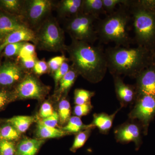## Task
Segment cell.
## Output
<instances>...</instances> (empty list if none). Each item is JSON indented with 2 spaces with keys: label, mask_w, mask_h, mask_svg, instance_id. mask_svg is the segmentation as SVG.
Masks as SVG:
<instances>
[{
  "label": "cell",
  "mask_w": 155,
  "mask_h": 155,
  "mask_svg": "<svg viewBox=\"0 0 155 155\" xmlns=\"http://www.w3.org/2000/svg\"><path fill=\"white\" fill-rule=\"evenodd\" d=\"M59 120L62 124L69 121L71 115V107L69 101L67 99L61 100L59 104Z\"/></svg>",
  "instance_id": "484cf974"
},
{
  "label": "cell",
  "mask_w": 155,
  "mask_h": 155,
  "mask_svg": "<svg viewBox=\"0 0 155 155\" xmlns=\"http://www.w3.org/2000/svg\"><path fill=\"white\" fill-rule=\"evenodd\" d=\"M10 95L7 91H0V110L9 102Z\"/></svg>",
  "instance_id": "ab89813d"
},
{
  "label": "cell",
  "mask_w": 155,
  "mask_h": 155,
  "mask_svg": "<svg viewBox=\"0 0 155 155\" xmlns=\"http://www.w3.org/2000/svg\"><path fill=\"white\" fill-rule=\"evenodd\" d=\"M35 32L32 29L25 27L9 34L3 39L0 45V52L4 50L7 45L21 42L31 41L34 43Z\"/></svg>",
  "instance_id": "4fadbf2b"
},
{
  "label": "cell",
  "mask_w": 155,
  "mask_h": 155,
  "mask_svg": "<svg viewBox=\"0 0 155 155\" xmlns=\"http://www.w3.org/2000/svg\"><path fill=\"white\" fill-rule=\"evenodd\" d=\"M91 103H87L82 105H76L74 109V114L78 117L86 116L89 113L92 109Z\"/></svg>",
  "instance_id": "e575fe53"
},
{
  "label": "cell",
  "mask_w": 155,
  "mask_h": 155,
  "mask_svg": "<svg viewBox=\"0 0 155 155\" xmlns=\"http://www.w3.org/2000/svg\"><path fill=\"white\" fill-rule=\"evenodd\" d=\"M131 18L127 6L121 5L118 10L98 22V38L105 43L114 42L116 47H128L131 43L128 33Z\"/></svg>",
  "instance_id": "7a4b0ae2"
},
{
  "label": "cell",
  "mask_w": 155,
  "mask_h": 155,
  "mask_svg": "<svg viewBox=\"0 0 155 155\" xmlns=\"http://www.w3.org/2000/svg\"><path fill=\"white\" fill-rule=\"evenodd\" d=\"M35 120V118L33 116H18L8 119L7 122L21 133H24L28 130Z\"/></svg>",
  "instance_id": "ffe728a7"
},
{
  "label": "cell",
  "mask_w": 155,
  "mask_h": 155,
  "mask_svg": "<svg viewBox=\"0 0 155 155\" xmlns=\"http://www.w3.org/2000/svg\"><path fill=\"white\" fill-rule=\"evenodd\" d=\"M16 148L13 142L8 140H0V155H15Z\"/></svg>",
  "instance_id": "f1b7e54d"
},
{
  "label": "cell",
  "mask_w": 155,
  "mask_h": 155,
  "mask_svg": "<svg viewBox=\"0 0 155 155\" xmlns=\"http://www.w3.org/2000/svg\"><path fill=\"white\" fill-rule=\"evenodd\" d=\"M25 69L20 64L8 62L0 67V85L11 86L24 78Z\"/></svg>",
  "instance_id": "30bf717a"
},
{
  "label": "cell",
  "mask_w": 155,
  "mask_h": 155,
  "mask_svg": "<svg viewBox=\"0 0 155 155\" xmlns=\"http://www.w3.org/2000/svg\"><path fill=\"white\" fill-rule=\"evenodd\" d=\"M68 61V59L65 56H58L51 58L48 63L50 71L54 73L65 61Z\"/></svg>",
  "instance_id": "4dcf8cb0"
},
{
  "label": "cell",
  "mask_w": 155,
  "mask_h": 155,
  "mask_svg": "<svg viewBox=\"0 0 155 155\" xmlns=\"http://www.w3.org/2000/svg\"><path fill=\"white\" fill-rule=\"evenodd\" d=\"M117 112L118 111L111 115L104 113L94 114L93 125L97 127L102 133H107L112 127L114 117Z\"/></svg>",
  "instance_id": "d6986e66"
},
{
  "label": "cell",
  "mask_w": 155,
  "mask_h": 155,
  "mask_svg": "<svg viewBox=\"0 0 155 155\" xmlns=\"http://www.w3.org/2000/svg\"><path fill=\"white\" fill-rule=\"evenodd\" d=\"M44 143L41 140L24 139L16 148L15 155H36Z\"/></svg>",
  "instance_id": "e0dca14e"
},
{
  "label": "cell",
  "mask_w": 155,
  "mask_h": 155,
  "mask_svg": "<svg viewBox=\"0 0 155 155\" xmlns=\"http://www.w3.org/2000/svg\"><path fill=\"white\" fill-rule=\"evenodd\" d=\"M152 3L127 1L125 5L133 17L136 38L141 45L149 44L155 38V5Z\"/></svg>",
  "instance_id": "277c9868"
},
{
  "label": "cell",
  "mask_w": 155,
  "mask_h": 155,
  "mask_svg": "<svg viewBox=\"0 0 155 155\" xmlns=\"http://www.w3.org/2000/svg\"><path fill=\"white\" fill-rule=\"evenodd\" d=\"M155 114V98L140 95L129 116L131 119H138L144 125H147Z\"/></svg>",
  "instance_id": "9c48e42d"
},
{
  "label": "cell",
  "mask_w": 155,
  "mask_h": 155,
  "mask_svg": "<svg viewBox=\"0 0 155 155\" xmlns=\"http://www.w3.org/2000/svg\"><path fill=\"white\" fill-rule=\"evenodd\" d=\"M20 65L25 70L32 69L38 59L36 55L19 59Z\"/></svg>",
  "instance_id": "8d00e7d4"
},
{
  "label": "cell",
  "mask_w": 155,
  "mask_h": 155,
  "mask_svg": "<svg viewBox=\"0 0 155 155\" xmlns=\"http://www.w3.org/2000/svg\"><path fill=\"white\" fill-rule=\"evenodd\" d=\"M20 133L11 125H6L0 129V138L3 140H14L19 138Z\"/></svg>",
  "instance_id": "4316f807"
},
{
  "label": "cell",
  "mask_w": 155,
  "mask_h": 155,
  "mask_svg": "<svg viewBox=\"0 0 155 155\" xmlns=\"http://www.w3.org/2000/svg\"><path fill=\"white\" fill-rule=\"evenodd\" d=\"M59 120V115L56 112H54L52 115L47 118L43 119L40 121L42 124L48 127H56Z\"/></svg>",
  "instance_id": "74e56055"
},
{
  "label": "cell",
  "mask_w": 155,
  "mask_h": 155,
  "mask_svg": "<svg viewBox=\"0 0 155 155\" xmlns=\"http://www.w3.org/2000/svg\"><path fill=\"white\" fill-rule=\"evenodd\" d=\"M37 130L38 136L41 139L58 138L64 136L67 133L62 129L45 126L41 122H38Z\"/></svg>",
  "instance_id": "44dd1931"
},
{
  "label": "cell",
  "mask_w": 155,
  "mask_h": 155,
  "mask_svg": "<svg viewBox=\"0 0 155 155\" xmlns=\"http://www.w3.org/2000/svg\"><path fill=\"white\" fill-rule=\"evenodd\" d=\"M37 48L51 52L65 51L64 31L55 18L49 17L34 31Z\"/></svg>",
  "instance_id": "5b68a950"
},
{
  "label": "cell",
  "mask_w": 155,
  "mask_h": 155,
  "mask_svg": "<svg viewBox=\"0 0 155 155\" xmlns=\"http://www.w3.org/2000/svg\"><path fill=\"white\" fill-rule=\"evenodd\" d=\"M91 129V128L86 129L78 134L75 137L73 145L71 148V150L72 152H75L78 149L84 145L89 136Z\"/></svg>",
  "instance_id": "83f0119b"
},
{
  "label": "cell",
  "mask_w": 155,
  "mask_h": 155,
  "mask_svg": "<svg viewBox=\"0 0 155 155\" xmlns=\"http://www.w3.org/2000/svg\"><path fill=\"white\" fill-rule=\"evenodd\" d=\"M114 77L115 90L118 99L124 104L132 102L136 94L135 88L124 83L119 76L114 75Z\"/></svg>",
  "instance_id": "9a60e30c"
},
{
  "label": "cell",
  "mask_w": 155,
  "mask_h": 155,
  "mask_svg": "<svg viewBox=\"0 0 155 155\" xmlns=\"http://www.w3.org/2000/svg\"><path fill=\"white\" fill-rule=\"evenodd\" d=\"M116 140L122 143L133 142L138 148L140 143V131L139 127L133 123H125L117 128L115 131Z\"/></svg>",
  "instance_id": "8fae6325"
},
{
  "label": "cell",
  "mask_w": 155,
  "mask_h": 155,
  "mask_svg": "<svg viewBox=\"0 0 155 155\" xmlns=\"http://www.w3.org/2000/svg\"><path fill=\"white\" fill-rule=\"evenodd\" d=\"M25 1L19 0H2V5L6 10L22 15Z\"/></svg>",
  "instance_id": "cb8c5ba5"
},
{
  "label": "cell",
  "mask_w": 155,
  "mask_h": 155,
  "mask_svg": "<svg viewBox=\"0 0 155 155\" xmlns=\"http://www.w3.org/2000/svg\"><path fill=\"white\" fill-rule=\"evenodd\" d=\"M83 0H63L58 5V13L60 17L69 18L81 12Z\"/></svg>",
  "instance_id": "2e32d148"
},
{
  "label": "cell",
  "mask_w": 155,
  "mask_h": 155,
  "mask_svg": "<svg viewBox=\"0 0 155 155\" xmlns=\"http://www.w3.org/2000/svg\"><path fill=\"white\" fill-rule=\"evenodd\" d=\"M65 51L69 60L78 75H81L92 83L102 80L108 69L105 53L99 47L94 46L85 42L72 39Z\"/></svg>",
  "instance_id": "6da1fadb"
},
{
  "label": "cell",
  "mask_w": 155,
  "mask_h": 155,
  "mask_svg": "<svg viewBox=\"0 0 155 155\" xmlns=\"http://www.w3.org/2000/svg\"><path fill=\"white\" fill-rule=\"evenodd\" d=\"M25 42L16 43L7 45L4 49V54L7 57L18 56L22 46Z\"/></svg>",
  "instance_id": "f546056e"
},
{
  "label": "cell",
  "mask_w": 155,
  "mask_h": 155,
  "mask_svg": "<svg viewBox=\"0 0 155 155\" xmlns=\"http://www.w3.org/2000/svg\"><path fill=\"white\" fill-rule=\"evenodd\" d=\"M67 61H68L64 62L61 67L54 73V78L56 86L59 84V81L62 79V78L67 74L70 69V66H69Z\"/></svg>",
  "instance_id": "836d02e7"
},
{
  "label": "cell",
  "mask_w": 155,
  "mask_h": 155,
  "mask_svg": "<svg viewBox=\"0 0 155 155\" xmlns=\"http://www.w3.org/2000/svg\"><path fill=\"white\" fill-rule=\"evenodd\" d=\"M48 88L34 75L26 74L16 87L15 95L20 99L41 100L47 94Z\"/></svg>",
  "instance_id": "ba28073f"
},
{
  "label": "cell",
  "mask_w": 155,
  "mask_h": 155,
  "mask_svg": "<svg viewBox=\"0 0 155 155\" xmlns=\"http://www.w3.org/2000/svg\"><path fill=\"white\" fill-rule=\"evenodd\" d=\"M34 72L38 75H41L49 70L48 63L43 60H37L32 69Z\"/></svg>",
  "instance_id": "d590c367"
},
{
  "label": "cell",
  "mask_w": 155,
  "mask_h": 155,
  "mask_svg": "<svg viewBox=\"0 0 155 155\" xmlns=\"http://www.w3.org/2000/svg\"><path fill=\"white\" fill-rule=\"evenodd\" d=\"M94 127L92 124L84 125L80 117L74 116L70 117L67 125L61 129L67 133H78L82 130L91 129Z\"/></svg>",
  "instance_id": "7402d4cb"
},
{
  "label": "cell",
  "mask_w": 155,
  "mask_h": 155,
  "mask_svg": "<svg viewBox=\"0 0 155 155\" xmlns=\"http://www.w3.org/2000/svg\"><path fill=\"white\" fill-rule=\"evenodd\" d=\"M65 31L72 39L85 42L92 45L98 39L95 22L97 18L91 15L82 13L66 19Z\"/></svg>",
  "instance_id": "8992f818"
},
{
  "label": "cell",
  "mask_w": 155,
  "mask_h": 155,
  "mask_svg": "<svg viewBox=\"0 0 155 155\" xmlns=\"http://www.w3.org/2000/svg\"><path fill=\"white\" fill-rule=\"evenodd\" d=\"M137 92L140 95L155 98V70L149 69L140 72L137 76Z\"/></svg>",
  "instance_id": "7c38bea8"
},
{
  "label": "cell",
  "mask_w": 155,
  "mask_h": 155,
  "mask_svg": "<svg viewBox=\"0 0 155 155\" xmlns=\"http://www.w3.org/2000/svg\"><path fill=\"white\" fill-rule=\"evenodd\" d=\"M108 69L113 75L137 76L144 63L142 48L115 47L106 50Z\"/></svg>",
  "instance_id": "3957f363"
},
{
  "label": "cell",
  "mask_w": 155,
  "mask_h": 155,
  "mask_svg": "<svg viewBox=\"0 0 155 155\" xmlns=\"http://www.w3.org/2000/svg\"><path fill=\"white\" fill-rule=\"evenodd\" d=\"M35 45L25 42L22 46L19 52L18 58L19 59L26 58L36 55L35 53Z\"/></svg>",
  "instance_id": "d6a6232c"
},
{
  "label": "cell",
  "mask_w": 155,
  "mask_h": 155,
  "mask_svg": "<svg viewBox=\"0 0 155 155\" xmlns=\"http://www.w3.org/2000/svg\"><path fill=\"white\" fill-rule=\"evenodd\" d=\"M54 6L50 0L25 1L21 17L28 28L37 29L48 17Z\"/></svg>",
  "instance_id": "52a82bcc"
},
{
  "label": "cell",
  "mask_w": 155,
  "mask_h": 155,
  "mask_svg": "<svg viewBox=\"0 0 155 155\" xmlns=\"http://www.w3.org/2000/svg\"><path fill=\"white\" fill-rule=\"evenodd\" d=\"M103 7L106 14H110L114 12L117 5H125L127 0H102Z\"/></svg>",
  "instance_id": "1f68e13d"
},
{
  "label": "cell",
  "mask_w": 155,
  "mask_h": 155,
  "mask_svg": "<svg viewBox=\"0 0 155 155\" xmlns=\"http://www.w3.org/2000/svg\"><path fill=\"white\" fill-rule=\"evenodd\" d=\"M78 74L70 66V69L59 82V87L58 92L59 93H66L73 86Z\"/></svg>",
  "instance_id": "603a6c76"
},
{
  "label": "cell",
  "mask_w": 155,
  "mask_h": 155,
  "mask_svg": "<svg viewBox=\"0 0 155 155\" xmlns=\"http://www.w3.org/2000/svg\"><path fill=\"white\" fill-rule=\"evenodd\" d=\"M94 95V92L82 89H77L74 92L75 104L76 105H79L90 102L91 99Z\"/></svg>",
  "instance_id": "d4e9b609"
},
{
  "label": "cell",
  "mask_w": 155,
  "mask_h": 155,
  "mask_svg": "<svg viewBox=\"0 0 155 155\" xmlns=\"http://www.w3.org/2000/svg\"><path fill=\"white\" fill-rule=\"evenodd\" d=\"M81 13L91 15L98 19L100 15L106 14L102 0H83Z\"/></svg>",
  "instance_id": "ac0fdd59"
},
{
  "label": "cell",
  "mask_w": 155,
  "mask_h": 155,
  "mask_svg": "<svg viewBox=\"0 0 155 155\" xmlns=\"http://www.w3.org/2000/svg\"><path fill=\"white\" fill-rule=\"evenodd\" d=\"M25 27L28 26L22 19L2 13L0 14V39H4L9 34Z\"/></svg>",
  "instance_id": "5bb4252c"
},
{
  "label": "cell",
  "mask_w": 155,
  "mask_h": 155,
  "mask_svg": "<svg viewBox=\"0 0 155 155\" xmlns=\"http://www.w3.org/2000/svg\"><path fill=\"white\" fill-rule=\"evenodd\" d=\"M54 111L51 104L48 102H45L42 104L39 111V115L43 119L52 115Z\"/></svg>",
  "instance_id": "f35d334b"
}]
</instances>
